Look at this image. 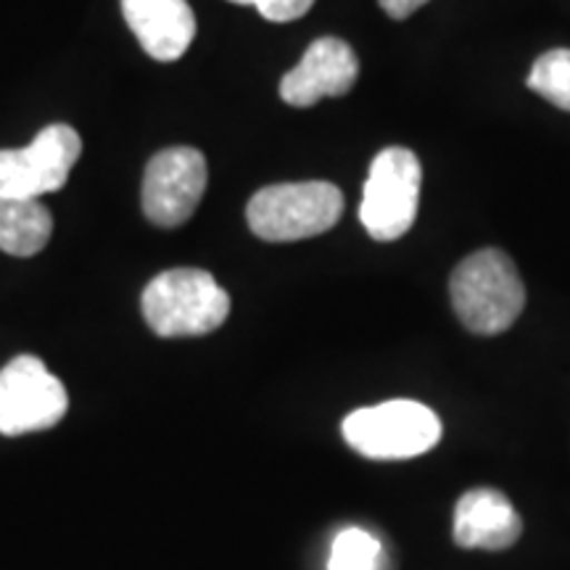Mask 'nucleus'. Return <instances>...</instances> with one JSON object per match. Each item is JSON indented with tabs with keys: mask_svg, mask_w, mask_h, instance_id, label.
I'll return each instance as SVG.
<instances>
[{
	"mask_svg": "<svg viewBox=\"0 0 570 570\" xmlns=\"http://www.w3.org/2000/svg\"><path fill=\"white\" fill-rule=\"evenodd\" d=\"M452 304L460 323L479 336H497L515 325L525 306V288L515 262L499 248H481L452 273Z\"/></svg>",
	"mask_w": 570,
	"mask_h": 570,
	"instance_id": "1",
	"label": "nucleus"
},
{
	"mask_svg": "<svg viewBox=\"0 0 570 570\" xmlns=\"http://www.w3.org/2000/svg\"><path fill=\"white\" fill-rule=\"evenodd\" d=\"M140 306L156 336L188 338L217 331L230 315V296L204 269L177 267L146 285Z\"/></svg>",
	"mask_w": 570,
	"mask_h": 570,
	"instance_id": "2",
	"label": "nucleus"
},
{
	"mask_svg": "<svg viewBox=\"0 0 570 570\" xmlns=\"http://www.w3.org/2000/svg\"><path fill=\"white\" fill-rule=\"evenodd\" d=\"M344 214V194L333 183H277L248 202L246 219L254 235L269 244L315 238L331 230Z\"/></svg>",
	"mask_w": 570,
	"mask_h": 570,
	"instance_id": "3",
	"label": "nucleus"
},
{
	"mask_svg": "<svg viewBox=\"0 0 570 570\" xmlns=\"http://www.w3.org/2000/svg\"><path fill=\"white\" fill-rule=\"evenodd\" d=\"M346 444L370 460H410L431 452L441 439L436 412L412 399H391L356 410L341 425Z\"/></svg>",
	"mask_w": 570,
	"mask_h": 570,
	"instance_id": "4",
	"label": "nucleus"
},
{
	"mask_svg": "<svg viewBox=\"0 0 570 570\" xmlns=\"http://www.w3.org/2000/svg\"><path fill=\"white\" fill-rule=\"evenodd\" d=\"M420 185L423 167L415 151L391 146L375 156L360 204V219L370 238L396 240L415 225Z\"/></svg>",
	"mask_w": 570,
	"mask_h": 570,
	"instance_id": "5",
	"label": "nucleus"
},
{
	"mask_svg": "<svg viewBox=\"0 0 570 570\" xmlns=\"http://www.w3.org/2000/svg\"><path fill=\"white\" fill-rule=\"evenodd\" d=\"M69 410L63 383L32 354L13 356L0 370V433L24 436L61 423Z\"/></svg>",
	"mask_w": 570,
	"mask_h": 570,
	"instance_id": "6",
	"label": "nucleus"
},
{
	"mask_svg": "<svg viewBox=\"0 0 570 570\" xmlns=\"http://www.w3.org/2000/svg\"><path fill=\"white\" fill-rule=\"evenodd\" d=\"M82 154V138L69 125H48L30 146L0 151V196L38 198L67 185Z\"/></svg>",
	"mask_w": 570,
	"mask_h": 570,
	"instance_id": "7",
	"label": "nucleus"
},
{
	"mask_svg": "<svg viewBox=\"0 0 570 570\" xmlns=\"http://www.w3.org/2000/svg\"><path fill=\"white\" fill-rule=\"evenodd\" d=\"M209 169L198 148L175 146L164 148L148 161L142 175V214L156 227H180L194 217L202 204Z\"/></svg>",
	"mask_w": 570,
	"mask_h": 570,
	"instance_id": "8",
	"label": "nucleus"
},
{
	"mask_svg": "<svg viewBox=\"0 0 570 570\" xmlns=\"http://www.w3.org/2000/svg\"><path fill=\"white\" fill-rule=\"evenodd\" d=\"M360 77V59L338 38H320L306 48L302 61L281 80V98L288 106H315L323 98L346 96Z\"/></svg>",
	"mask_w": 570,
	"mask_h": 570,
	"instance_id": "9",
	"label": "nucleus"
},
{
	"mask_svg": "<svg viewBox=\"0 0 570 570\" xmlns=\"http://www.w3.org/2000/svg\"><path fill=\"white\" fill-rule=\"evenodd\" d=\"M122 13L140 48L156 61H177L196 38V17L185 0H122Z\"/></svg>",
	"mask_w": 570,
	"mask_h": 570,
	"instance_id": "10",
	"label": "nucleus"
},
{
	"mask_svg": "<svg viewBox=\"0 0 570 570\" xmlns=\"http://www.w3.org/2000/svg\"><path fill=\"white\" fill-rule=\"evenodd\" d=\"M523 531L520 515L502 491L481 487L454 508V541L465 550H508Z\"/></svg>",
	"mask_w": 570,
	"mask_h": 570,
	"instance_id": "11",
	"label": "nucleus"
},
{
	"mask_svg": "<svg viewBox=\"0 0 570 570\" xmlns=\"http://www.w3.org/2000/svg\"><path fill=\"white\" fill-rule=\"evenodd\" d=\"M51 233L53 217L38 198L0 196V252L27 259L48 246Z\"/></svg>",
	"mask_w": 570,
	"mask_h": 570,
	"instance_id": "12",
	"label": "nucleus"
},
{
	"mask_svg": "<svg viewBox=\"0 0 570 570\" xmlns=\"http://www.w3.org/2000/svg\"><path fill=\"white\" fill-rule=\"evenodd\" d=\"M529 88L541 98L570 111V51L554 48V51L539 56L529 75Z\"/></svg>",
	"mask_w": 570,
	"mask_h": 570,
	"instance_id": "13",
	"label": "nucleus"
},
{
	"mask_svg": "<svg viewBox=\"0 0 570 570\" xmlns=\"http://www.w3.org/2000/svg\"><path fill=\"white\" fill-rule=\"evenodd\" d=\"M383 547L365 529H346L333 541L327 570H381Z\"/></svg>",
	"mask_w": 570,
	"mask_h": 570,
	"instance_id": "14",
	"label": "nucleus"
},
{
	"mask_svg": "<svg viewBox=\"0 0 570 570\" xmlns=\"http://www.w3.org/2000/svg\"><path fill=\"white\" fill-rule=\"evenodd\" d=\"M238 6H254L267 21H294L302 19L315 6V0H230Z\"/></svg>",
	"mask_w": 570,
	"mask_h": 570,
	"instance_id": "15",
	"label": "nucleus"
},
{
	"mask_svg": "<svg viewBox=\"0 0 570 570\" xmlns=\"http://www.w3.org/2000/svg\"><path fill=\"white\" fill-rule=\"evenodd\" d=\"M377 3H381V9L386 11L391 19H407L410 13L423 9L428 0H377Z\"/></svg>",
	"mask_w": 570,
	"mask_h": 570,
	"instance_id": "16",
	"label": "nucleus"
}]
</instances>
